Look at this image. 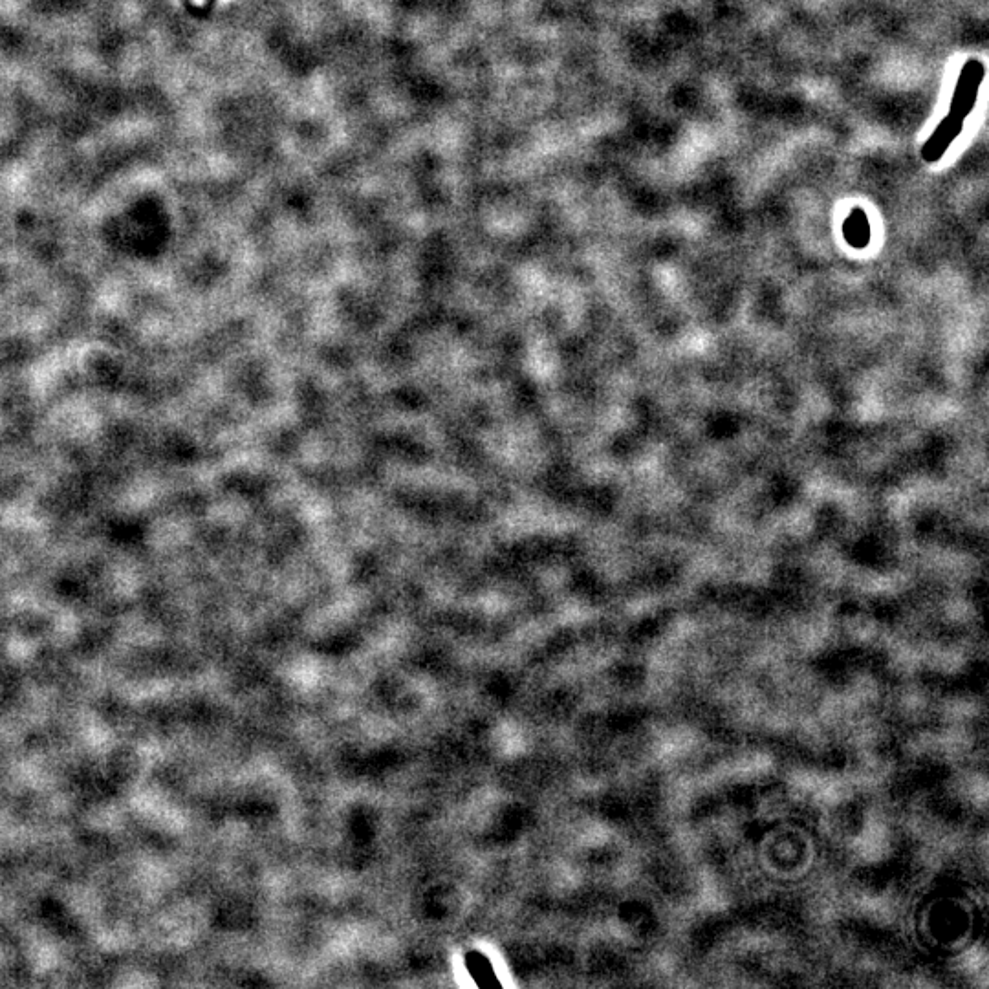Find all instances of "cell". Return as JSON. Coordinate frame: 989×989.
Here are the masks:
<instances>
[{
  "instance_id": "cell-1",
  "label": "cell",
  "mask_w": 989,
  "mask_h": 989,
  "mask_svg": "<svg viewBox=\"0 0 989 989\" xmlns=\"http://www.w3.org/2000/svg\"><path fill=\"white\" fill-rule=\"evenodd\" d=\"M982 79H984V65L980 61H969L968 65L964 66L962 76L958 77L955 98L951 103V112L947 114L946 120L942 121V125L936 129L935 134L929 138V142L922 151L925 162L940 160L944 151L949 149V145L955 142V138L962 132L964 121L979 99Z\"/></svg>"
},
{
  "instance_id": "cell-2",
  "label": "cell",
  "mask_w": 989,
  "mask_h": 989,
  "mask_svg": "<svg viewBox=\"0 0 989 989\" xmlns=\"http://www.w3.org/2000/svg\"><path fill=\"white\" fill-rule=\"evenodd\" d=\"M466 968H468L469 977L473 979V982L477 986H491V984H499V979H497V973H495V968L491 964L490 958L482 953H469L466 957Z\"/></svg>"
}]
</instances>
